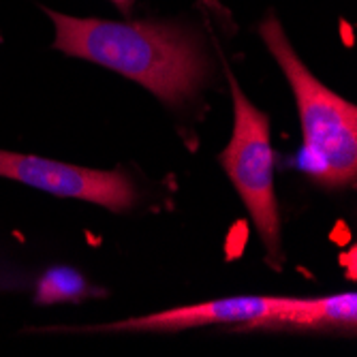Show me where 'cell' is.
Segmentation results:
<instances>
[{
    "mask_svg": "<svg viewBox=\"0 0 357 357\" xmlns=\"http://www.w3.org/2000/svg\"><path fill=\"white\" fill-rule=\"evenodd\" d=\"M54 22V47L73 58L101 64L180 105L210 77V58L192 32L158 22L79 20L47 11Z\"/></svg>",
    "mask_w": 357,
    "mask_h": 357,
    "instance_id": "1",
    "label": "cell"
},
{
    "mask_svg": "<svg viewBox=\"0 0 357 357\" xmlns=\"http://www.w3.org/2000/svg\"><path fill=\"white\" fill-rule=\"evenodd\" d=\"M259 35L294 90L304 148L300 167L321 186L344 188L357 178V109L321 84L296 54L276 15H268Z\"/></svg>",
    "mask_w": 357,
    "mask_h": 357,
    "instance_id": "2",
    "label": "cell"
},
{
    "mask_svg": "<svg viewBox=\"0 0 357 357\" xmlns=\"http://www.w3.org/2000/svg\"><path fill=\"white\" fill-rule=\"evenodd\" d=\"M234 96V133L220 154L222 169L244 202L255 229L261 236L270 261L280 264V214L276 202V158L270 139V118L255 107L231 71H227Z\"/></svg>",
    "mask_w": 357,
    "mask_h": 357,
    "instance_id": "3",
    "label": "cell"
},
{
    "mask_svg": "<svg viewBox=\"0 0 357 357\" xmlns=\"http://www.w3.org/2000/svg\"><path fill=\"white\" fill-rule=\"evenodd\" d=\"M0 176L56 197L103 206L112 212H126L137 204L135 184L124 172L88 169L43 156L0 150Z\"/></svg>",
    "mask_w": 357,
    "mask_h": 357,
    "instance_id": "4",
    "label": "cell"
},
{
    "mask_svg": "<svg viewBox=\"0 0 357 357\" xmlns=\"http://www.w3.org/2000/svg\"><path fill=\"white\" fill-rule=\"evenodd\" d=\"M287 298L272 296H236L202 304H190L180 308L160 310L146 317H133L126 321L112 323V326L94 328L103 332H180L204 326H238L259 328L261 323L284 306Z\"/></svg>",
    "mask_w": 357,
    "mask_h": 357,
    "instance_id": "5",
    "label": "cell"
},
{
    "mask_svg": "<svg viewBox=\"0 0 357 357\" xmlns=\"http://www.w3.org/2000/svg\"><path fill=\"white\" fill-rule=\"evenodd\" d=\"M357 323V296L336 294L314 300L287 298L284 306L259 328L276 330H353Z\"/></svg>",
    "mask_w": 357,
    "mask_h": 357,
    "instance_id": "6",
    "label": "cell"
},
{
    "mask_svg": "<svg viewBox=\"0 0 357 357\" xmlns=\"http://www.w3.org/2000/svg\"><path fill=\"white\" fill-rule=\"evenodd\" d=\"M88 280L69 266L50 268L37 282V304H77L88 298Z\"/></svg>",
    "mask_w": 357,
    "mask_h": 357,
    "instance_id": "7",
    "label": "cell"
},
{
    "mask_svg": "<svg viewBox=\"0 0 357 357\" xmlns=\"http://www.w3.org/2000/svg\"><path fill=\"white\" fill-rule=\"evenodd\" d=\"M112 3H114L118 9H122L124 15H128V13H131V9H133V3H135V0H112Z\"/></svg>",
    "mask_w": 357,
    "mask_h": 357,
    "instance_id": "8",
    "label": "cell"
}]
</instances>
